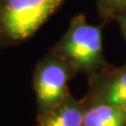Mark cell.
I'll list each match as a JSON object with an SVG mask.
<instances>
[{
    "instance_id": "obj_1",
    "label": "cell",
    "mask_w": 126,
    "mask_h": 126,
    "mask_svg": "<svg viewBox=\"0 0 126 126\" xmlns=\"http://www.w3.org/2000/svg\"><path fill=\"white\" fill-rule=\"evenodd\" d=\"M50 50L64 59L77 74L86 77L109 65L103 54L102 25L89 23L84 14L74 16L64 35Z\"/></svg>"
},
{
    "instance_id": "obj_2",
    "label": "cell",
    "mask_w": 126,
    "mask_h": 126,
    "mask_svg": "<svg viewBox=\"0 0 126 126\" xmlns=\"http://www.w3.org/2000/svg\"><path fill=\"white\" fill-rule=\"evenodd\" d=\"M65 0H0V36L18 42L32 37Z\"/></svg>"
},
{
    "instance_id": "obj_8",
    "label": "cell",
    "mask_w": 126,
    "mask_h": 126,
    "mask_svg": "<svg viewBox=\"0 0 126 126\" xmlns=\"http://www.w3.org/2000/svg\"><path fill=\"white\" fill-rule=\"evenodd\" d=\"M113 21H116L118 23L120 32H121V35H122V37H123L124 41L126 43V13L116 16V18Z\"/></svg>"
},
{
    "instance_id": "obj_7",
    "label": "cell",
    "mask_w": 126,
    "mask_h": 126,
    "mask_svg": "<svg viewBox=\"0 0 126 126\" xmlns=\"http://www.w3.org/2000/svg\"><path fill=\"white\" fill-rule=\"evenodd\" d=\"M103 24L112 22L116 16L126 13V0H94Z\"/></svg>"
},
{
    "instance_id": "obj_4",
    "label": "cell",
    "mask_w": 126,
    "mask_h": 126,
    "mask_svg": "<svg viewBox=\"0 0 126 126\" xmlns=\"http://www.w3.org/2000/svg\"><path fill=\"white\" fill-rule=\"evenodd\" d=\"M87 84L85 98L126 109V61L87 77Z\"/></svg>"
},
{
    "instance_id": "obj_3",
    "label": "cell",
    "mask_w": 126,
    "mask_h": 126,
    "mask_svg": "<svg viewBox=\"0 0 126 126\" xmlns=\"http://www.w3.org/2000/svg\"><path fill=\"white\" fill-rule=\"evenodd\" d=\"M77 73L64 59L49 50L34 73V90L37 101V119L61 104L70 93L68 83Z\"/></svg>"
},
{
    "instance_id": "obj_6",
    "label": "cell",
    "mask_w": 126,
    "mask_h": 126,
    "mask_svg": "<svg viewBox=\"0 0 126 126\" xmlns=\"http://www.w3.org/2000/svg\"><path fill=\"white\" fill-rule=\"evenodd\" d=\"M83 103L72 94L49 112L37 119V126H82Z\"/></svg>"
},
{
    "instance_id": "obj_5",
    "label": "cell",
    "mask_w": 126,
    "mask_h": 126,
    "mask_svg": "<svg viewBox=\"0 0 126 126\" xmlns=\"http://www.w3.org/2000/svg\"><path fill=\"white\" fill-rule=\"evenodd\" d=\"M82 126H126V109L82 98Z\"/></svg>"
}]
</instances>
